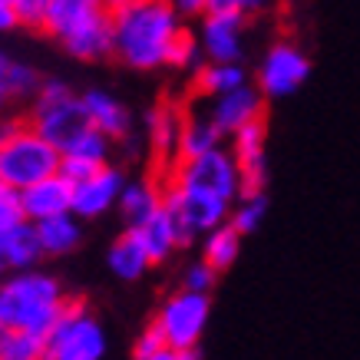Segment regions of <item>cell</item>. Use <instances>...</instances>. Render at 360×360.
I'll list each match as a JSON object with an SVG mask.
<instances>
[{
	"label": "cell",
	"mask_w": 360,
	"mask_h": 360,
	"mask_svg": "<svg viewBox=\"0 0 360 360\" xmlns=\"http://www.w3.org/2000/svg\"><path fill=\"white\" fill-rule=\"evenodd\" d=\"M182 27L172 0H126L112 11V56L139 73L159 70Z\"/></svg>",
	"instance_id": "6da1fadb"
},
{
	"label": "cell",
	"mask_w": 360,
	"mask_h": 360,
	"mask_svg": "<svg viewBox=\"0 0 360 360\" xmlns=\"http://www.w3.org/2000/svg\"><path fill=\"white\" fill-rule=\"evenodd\" d=\"M63 304L66 291L60 278L40 268H23L0 281V324L4 328H23L46 338Z\"/></svg>",
	"instance_id": "7a4b0ae2"
},
{
	"label": "cell",
	"mask_w": 360,
	"mask_h": 360,
	"mask_svg": "<svg viewBox=\"0 0 360 360\" xmlns=\"http://www.w3.org/2000/svg\"><path fill=\"white\" fill-rule=\"evenodd\" d=\"M27 122L44 139L53 142L60 153H66L93 126L83 93H73L63 79H44V86L37 89V96L27 106Z\"/></svg>",
	"instance_id": "3957f363"
},
{
	"label": "cell",
	"mask_w": 360,
	"mask_h": 360,
	"mask_svg": "<svg viewBox=\"0 0 360 360\" xmlns=\"http://www.w3.org/2000/svg\"><path fill=\"white\" fill-rule=\"evenodd\" d=\"M106 330L83 297H66L56 324L46 334V360H103Z\"/></svg>",
	"instance_id": "277c9868"
},
{
	"label": "cell",
	"mask_w": 360,
	"mask_h": 360,
	"mask_svg": "<svg viewBox=\"0 0 360 360\" xmlns=\"http://www.w3.org/2000/svg\"><path fill=\"white\" fill-rule=\"evenodd\" d=\"M60 159L63 153L23 120V126L11 139L0 142V182L13 188H27L46 175L60 172Z\"/></svg>",
	"instance_id": "5b68a950"
},
{
	"label": "cell",
	"mask_w": 360,
	"mask_h": 360,
	"mask_svg": "<svg viewBox=\"0 0 360 360\" xmlns=\"http://www.w3.org/2000/svg\"><path fill=\"white\" fill-rule=\"evenodd\" d=\"M208 317H212V295L179 288L175 295L162 301L155 324L179 357H198V344L208 328Z\"/></svg>",
	"instance_id": "8992f818"
},
{
	"label": "cell",
	"mask_w": 360,
	"mask_h": 360,
	"mask_svg": "<svg viewBox=\"0 0 360 360\" xmlns=\"http://www.w3.org/2000/svg\"><path fill=\"white\" fill-rule=\"evenodd\" d=\"M162 179H172L179 186L205 188V192H215L229 202L241 195L238 159L225 146H215V149L188 155V159H172L169 165H162Z\"/></svg>",
	"instance_id": "52a82bcc"
},
{
	"label": "cell",
	"mask_w": 360,
	"mask_h": 360,
	"mask_svg": "<svg viewBox=\"0 0 360 360\" xmlns=\"http://www.w3.org/2000/svg\"><path fill=\"white\" fill-rule=\"evenodd\" d=\"M162 188H165V208H169V212L175 215V221H179L182 238H186V248L192 245V241L202 238L205 231L219 229L221 221H229L231 205H235V202L215 195V192L179 186V182H172V179H162Z\"/></svg>",
	"instance_id": "ba28073f"
},
{
	"label": "cell",
	"mask_w": 360,
	"mask_h": 360,
	"mask_svg": "<svg viewBox=\"0 0 360 360\" xmlns=\"http://www.w3.org/2000/svg\"><path fill=\"white\" fill-rule=\"evenodd\" d=\"M307 77H311V60L291 40H278L262 56V66H258V86H262V93L268 99H281L297 93Z\"/></svg>",
	"instance_id": "9c48e42d"
},
{
	"label": "cell",
	"mask_w": 360,
	"mask_h": 360,
	"mask_svg": "<svg viewBox=\"0 0 360 360\" xmlns=\"http://www.w3.org/2000/svg\"><path fill=\"white\" fill-rule=\"evenodd\" d=\"M122 186H126V175H122L120 165L106 162L103 169L77 182L73 186V212H77L83 221H93L99 215H106L110 208H116L122 195Z\"/></svg>",
	"instance_id": "30bf717a"
},
{
	"label": "cell",
	"mask_w": 360,
	"mask_h": 360,
	"mask_svg": "<svg viewBox=\"0 0 360 360\" xmlns=\"http://www.w3.org/2000/svg\"><path fill=\"white\" fill-rule=\"evenodd\" d=\"M245 13H205L198 20V40L205 60L215 63H241L245 53Z\"/></svg>",
	"instance_id": "8fae6325"
},
{
	"label": "cell",
	"mask_w": 360,
	"mask_h": 360,
	"mask_svg": "<svg viewBox=\"0 0 360 360\" xmlns=\"http://www.w3.org/2000/svg\"><path fill=\"white\" fill-rule=\"evenodd\" d=\"M264 103H268V96L262 93V86L241 83V86H235V89H229V93H221V96L212 99L208 116L215 120V126H219L225 136H231V132L241 129L245 122L262 120Z\"/></svg>",
	"instance_id": "7c38bea8"
},
{
	"label": "cell",
	"mask_w": 360,
	"mask_h": 360,
	"mask_svg": "<svg viewBox=\"0 0 360 360\" xmlns=\"http://www.w3.org/2000/svg\"><path fill=\"white\" fill-rule=\"evenodd\" d=\"M20 198H23L27 221L53 219V215L73 212V182L63 172H53L46 179H40V182H33V186L20 188Z\"/></svg>",
	"instance_id": "4fadbf2b"
},
{
	"label": "cell",
	"mask_w": 360,
	"mask_h": 360,
	"mask_svg": "<svg viewBox=\"0 0 360 360\" xmlns=\"http://www.w3.org/2000/svg\"><path fill=\"white\" fill-rule=\"evenodd\" d=\"M60 46L79 63H96V60L112 56V11L99 13L96 20L77 27L70 37L60 40Z\"/></svg>",
	"instance_id": "5bb4252c"
},
{
	"label": "cell",
	"mask_w": 360,
	"mask_h": 360,
	"mask_svg": "<svg viewBox=\"0 0 360 360\" xmlns=\"http://www.w3.org/2000/svg\"><path fill=\"white\" fill-rule=\"evenodd\" d=\"M165 205V188H162V175H146V179H132L122 186V195L116 202L126 229H136L149 219L153 212Z\"/></svg>",
	"instance_id": "9a60e30c"
},
{
	"label": "cell",
	"mask_w": 360,
	"mask_h": 360,
	"mask_svg": "<svg viewBox=\"0 0 360 360\" xmlns=\"http://www.w3.org/2000/svg\"><path fill=\"white\" fill-rule=\"evenodd\" d=\"M136 231H139V238H142V245H146V251H149L153 264L169 262L179 248H186L182 229H179L175 215L165 205L159 208V212H153V215L142 221V225H136Z\"/></svg>",
	"instance_id": "2e32d148"
},
{
	"label": "cell",
	"mask_w": 360,
	"mask_h": 360,
	"mask_svg": "<svg viewBox=\"0 0 360 360\" xmlns=\"http://www.w3.org/2000/svg\"><path fill=\"white\" fill-rule=\"evenodd\" d=\"M182 116L175 103H159L155 110H149L146 116V132H149V146L153 155L159 159V165H169L179 153V132H182Z\"/></svg>",
	"instance_id": "e0dca14e"
},
{
	"label": "cell",
	"mask_w": 360,
	"mask_h": 360,
	"mask_svg": "<svg viewBox=\"0 0 360 360\" xmlns=\"http://www.w3.org/2000/svg\"><path fill=\"white\" fill-rule=\"evenodd\" d=\"M83 103H86V112H89V120H93V126L99 132H106L112 142H122L132 132L129 106L120 103L116 96H110L106 89H86Z\"/></svg>",
	"instance_id": "ac0fdd59"
},
{
	"label": "cell",
	"mask_w": 360,
	"mask_h": 360,
	"mask_svg": "<svg viewBox=\"0 0 360 360\" xmlns=\"http://www.w3.org/2000/svg\"><path fill=\"white\" fill-rule=\"evenodd\" d=\"M110 7L103 0H53L50 11H46V20H44V33L53 37L56 44L70 37V33L83 27V23L96 20L99 13H106Z\"/></svg>",
	"instance_id": "d6986e66"
},
{
	"label": "cell",
	"mask_w": 360,
	"mask_h": 360,
	"mask_svg": "<svg viewBox=\"0 0 360 360\" xmlns=\"http://www.w3.org/2000/svg\"><path fill=\"white\" fill-rule=\"evenodd\" d=\"M106 264H110V271L116 274L120 281H139L142 274L153 268V258H149V251L142 245L139 231L126 229L120 238L110 245V251H106Z\"/></svg>",
	"instance_id": "ffe728a7"
},
{
	"label": "cell",
	"mask_w": 360,
	"mask_h": 360,
	"mask_svg": "<svg viewBox=\"0 0 360 360\" xmlns=\"http://www.w3.org/2000/svg\"><path fill=\"white\" fill-rule=\"evenodd\" d=\"M37 225V235H40V245H44L46 258H63V255H73L83 241V219L77 212H63V215H53V219L33 221Z\"/></svg>",
	"instance_id": "44dd1931"
},
{
	"label": "cell",
	"mask_w": 360,
	"mask_h": 360,
	"mask_svg": "<svg viewBox=\"0 0 360 360\" xmlns=\"http://www.w3.org/2000/svg\"><path fill=\"white\" fill-rule=\"evenodd\" d=\"M241 83H248V73H245L241 63H215V60H208L198 70H192V93L205 99L221 96V93H229V89L241 86Z\"/></svg>",
	"instance_id": "7402d4cb"
},
{
	"label": "cell",
	"mask_w": 360,
	"mask_h": 360,
	"mask_svg": "<svg viewBox=\"0 0 360 360\" xmlns=\"http://www.w3.org/2000/svg\"><path fill=\"white\" fill-rule=\"evenodd\" d=\"M225 139V132L215 126L212 116H198V112H186L182 116V132H179V153L175 159H188V155H198V153H208V149H215L221 146Z\"/></svg>",
	"instance_id": "603a6c76"
},
{
	"label": "cell",
	"mask_w": 360,
	"mask_h": 360,
	"mask_svg": "<svg viewBox=\"0 0 360 360\" xmlns=\"http://www.w3.org/2000/svg\"><path fill=\"white\" fill-rule=\"evenodd\" d=\"M241 238H245V235H241L231 221H221L219 229H212L202 235V258L219 274L229 271L241 255Z\"/></svg>",
	"instance_id": "cb8c5ba5"
},
{
	"label": "cell",
	"mask_w": 360,
	"mask_h": 360,
	"mask_svg": "<svg viewBox=\"0 0 360 360\" xmlns=\"http://www.w3.org/2000/svg\"><path fill=\"white\" fill-rule=\"evenodd\" d=\"M44 258H46L44 245H40V235H37L33 221H20V225L7 229V262H11V271L37 268Z\"/></svg>",
	"instance_id": "d4e9b609"
},
{
	"label": "cell",
	"mask_w": 360,
	"mask_h": 360,
	"mask_svg": "<svg viewBox=\"0 0 360 360\" xmlns=\"http://www.w3.org/2000/svg\"><path fill=\"white\" fill-rule=\"evenodd\" d=\"M0 360H46V338L23 328H0Z\"/></svg>",
	"instance_id": "484cf974"
},
{
	"label": "cell",
	"mask_w": 360,
	"mask_h": 360,
	"mask_svg": "<svg viewBox=\"0 0 360 360\" xmlns=\"http://www.w3.org/2000/svg\"><path fill=\"white\" fill-rule=\"evenodd\" d=\"M0 86L7 89L11 103H30L37 96V89L44 86V77L33 70L30 63H17V60H7L4 73H0Z\"/></svg>",
	"instance_id": "4316f807"
},
{
	"label": "cell",
	"mask_w": 360,
	"mask_h": 360,
	"mask_svg": "<svg viewBox=\"0 0 360 360\" xmlns=\"http://www.w3.org/2000/svg\"><path fill=\"white\" fill-rule=\"evenodd\" d=\"M231 139V153L238 162H255V159H264V142H268V120H251L245 122L241 129H235L229 136Z\"/></svg>",
	"instance_id": "83f0119b"
},
{
	"label": "cell",
	"mask_w": 360,
	"mask_h": 360,
	"mask_svg": "<svg viewBox=\"0 0 360 360\" xmlns=\"http://www.w3.org/2000/svg\"><path fill=\"white\" fill-rule=\"evenodd\" d=\"M202 40H198V33H192L188 27L175 33L172 46H169V56H165V66L169 70H179V73H192L202 66Z\"/></svg>",
	"instance_id": "f1b7e54d"
},
{
	"label": "cell",
	"mask_w": 360,
	"mask_h": 360,
	"mask_svg": "<svg viewBox=\"0 0 360 360\" xmlns=\"http://www.w3.org/2000/svg\"><path fill=\"white\" fill-rule=\"evenodd\" d=\"M264 215H268V195H264V192H258V195H241V198H235L229 221L241 231V235H251V231L262 229Z\"/></svg>",
	"instance_id": "f546056e"
},
{
	"label": "cell",
	"mask_w": 360,
	"mask_h": 360,
	"mask_svg": "<svg viewBox=\"0 0 360 360\" xmlns=\"http://www.w3.org/2000/svg\"><path fill=\"white\" fill-rule=\"evenodd\" d=\"M132 357H136V360H179V354L169 347L165 334L159 330V324L153 321V324H149V328L136 338V344H132Z\"/></svg>",
	"instance_id": "4dcf8cb0"
},
{
	"label": "cell",
	"mask_w": 360,
	"mask_h": 360,
	"mask_svg": "<svg viewBox=\"0 0 360 360\" xmlns=\"http://www.w3.org/2000/svg\"><path fill=\"white\" fill-rule=\"evenodd\" d=\"M20 221H27L20 188L7 186V182H0V231L13 229V225H20Z\"/></svg>",
	"instance_id": "1f68e13d"
},
{
	"label": "cell",
	"mask_w": 360,
	"mask_h": 360,
	"mask_svg": "<svg viewBox=\"0 0 360 360\" xmlns=\"http://www.w3.org/2000/svg\"><path fill=\"white\" fill-rule=\"evenodd\" d=\"M238 175H241V195H258V192L268 188V159L238 162Z\"/></svg>",
	"instance_id": "d6a6232c"
},
{
	"label": "cell",
	"mask_w": 360,
	"mask_h": 360,
	"mask_svg": "<svg viewBox=\"0 0 360 360\" xmlns=\"http://www.w3.org/2000/svg\"><path fill=\"white\" fill-rule=\"evenodd\" d=\"M50 4H53V0H13V11H17L20 27H27V30H44Z\"/></svg>",
	"instance_id": "836d02e7"
},
{
	"label": "cell",
	"mask_w": 360,
	"mask_h": 360,
	"mask_svg": "<svg viewBox=\"0 0 360 360\" xmlns=\"http://www.w3.org/2000/svg\"><path fill=\"white\" fill-rule=\"evenodd\" d=\"M215 281H219V271H215V268H212V264L202 258V262H195V264H188V268H186L182 288H188V291H205V295H212Z\"/></svg>",
	"instance_id": "e575fe53"
},
{
	"label": "cell",
	"mask_w": 360,
	"mask_h": 360,
	"mask_svg": "<svg viewBox=\"0 0 360 360\" xmlns=\"http://www.w3.org/2000/svg\"><path fill=\"white\" fill-rule=\"evenodd\" d=\"M271 0H208V13H245V17H255V13L268 11Z\"/></svg>",
	"instance_id": "d590c367"
},
{
	"label": "cell",
	"mask_w": 360,
	"mask_h": 360,
	"mask_svg": "<svg viewBox=\"0 0 360 360\" xmlns=\"http://www.w3.org/2000/svg\"><path fill=\"white\" fill-rule=\"evenodd\" d=\"M96 169H103L99 162H89V159H83V155H70L63 153V159H60V172L77 186V182H83V179H89V175L96 172Z\"/></svg>",
	"instance_id": "8d00e7d4"
},
{
	"label": "cell",
	"mask_w": 360,
	"mask_h": 360,
	"mask_svg": "<svg viewBox=\"0 0 360 360\" xmlns=\"http://www.w3.org/2000/svg\"><path fill=\"white\" fill-rule=\"evenodd\" d=\"M172 7L182 20H202L208 13V0H172Z\"/></svg>",
	"instance_id": "74e56055"
},
{
	"label": "cell",
	"mask_w": 360,
	"mask_h": 360,
	"mask_svg": "<svg viewBox=\"0 0 360 360\" xmlns=\"http://www.w3.org/2000/svg\"><path fill=\"white\" fill-rule=\"evenodd\" d=\"M20 27V20H17V11H13V4H7V0H0V33H11Z\"/></svg>",
	"instance_id": "f35d334b"
},
{
	"label": "cell",
	"mask_w": 360,
	"mask_h": 360,
	"mask_svg": "<svg viewBox=\"0 0 360 360\" xmlns=\"http://www.w3.org/2000/svg\"><path fill=\"white\" fill-rule=\"evenodd\" d=\"M23 120H27V116H11V112H7V116H0V142L11 139L13 132L23 126Z\"/></svg>",
	"instance_id": "ab89813d"
},
{
	"label": "cell",
	"mask_w": 360,
	"mask_h": 360,
	"mask_svg": "<svg viewBox=\"0 0 360 360\" xmlns=\"http://www.w3.org/2000/svg\"><path fill=\"white\" fill-rule=\"evenodd\" d=\"M11 271V262H7V231H0V278Z\"/></svg>",
	"instance_id": "60d3db41"
},
{
	"label": "cell",
	"mask_w": 360,
	"mask_h": 360,
	"mask_svg": "<svg viewBox=\"0 0 360 360\" xmlns=\"http://www.w3.org/2000/svg\"><path fill=\"white\" fill-rule=\"evenodd\" d=\"M11 106H13V103H11V96H7V89L0 86V116H7V112H11Z\"/></svg>",
	"instance_id": "b9f144b4"
},
{
	"label": "cell",
	"mask_w": 360,
	"mask_h": 360,
	"mask_svg": "<svg viewBox=\"0 0 360 360\" xmlns=\"http://www.w3.org/2000/svg\"><path fill=\"white\" fill-rule=\"evenodd\" d=\"M103 4H106V7H110V11H116V7H122V4H126V0H103Z\"/></svg>",
	"instance_id": "7bdbcfd3"
},
{
	"label": "cell",
	"mask_w": 360,
	"mask_h": 360,
	"mask_svg": "<svg viewBox=\"0 0 360 360\" xmlns=\"http://www.w3.org/2000/svg\"><path fill=\"white\" fill-rule=\"evenodd\" d=\"M7 60H11V56H4V53H0V73H4V66H7Z\"/></svg>",
	"instance_id": "ee69618b"
},
{
	"label": "cell",
	"mask_w": 360,
	"mask_h": 360,
	"mask_svg": "<svg viewBox=\"0 0 360 360\" xmlns=\"http://www.w3.org/2000/svg\"><path fill=\"white\" fill-rule=\"evenodd\" d=\"M7 4H13V0H7Z\"/></svg>",
	"instance_id": "f6af8a7d"
},
{
	"label": "cell",
	"mask_w": 360,
	"mask_h": 360,
	"mask_svg": "<svg viewBox=\"0 0 360 360\" xmlns=\"http://www.w3.org/2000/svg\"><path fill=\"white\" fill-rule=\"evenodd\" d=\"M0 328H4V324H0Z\"/></svg>",
	"instance_id": "bcb514c9"
}]
</instances>
